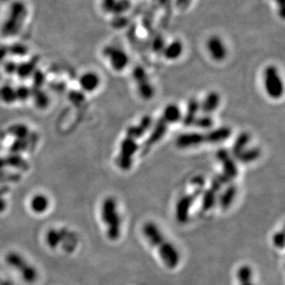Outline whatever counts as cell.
<instances>
[{
	"label": "cell",
	"mask_w": 285,
	"mask_h": 285,
	"mask_svg": "<svg viewBox=\"0 0 285 285\" xmlns=\"http://www.w3.org/2000/svg\"><path fill=\"white\" fill-rule=\"evenodd\" d=\"M130 4L128 0H118V1L116 0L113 11H116V13H121L130 8Z\"/></svg>",
	"instance_id": "26"
},
{
	"label": "cell",
	"mask_w": 285,
	"mask_h": 285,
	"mask_svg": "<svg viewBox=\"0 0 285 285\" xmlns=\"http://www.w3.org/2000/svg\"><path fill=\"white\" fill-rule=\"evenodd\" d=\"M264 86L268 96L277 100L284 94V82L276 67L269 66L264 71Z\"/></svg>",
	"instance_id": "5"
},
{
	"label": "cell",
	"mask_w": 285,
	"mask_h": 285,
	"mask_svg": "<svg viewBox=\"0 0 285 285\" xmlns=\"http://www.w3.org/2000/svg\"><path fill=\"white\" fill-rule=\"evenodd\" d=\"M139 150L137 139L126 136L120 144L119 155L116 159L118 167L123 171H129L132 167L133 158Z\"/></svg>",
	"instance_id": "6"
},
{
	"label": "cell",
	"mask_w": 285,
	"mask_h": 285,
	"mask_svg": "<svg viewBox=\"0 0 285 285\" xmlns=\"http://www.w3.org/2000/svg\"><path fill=\"white\" fill-rule=\"evenodd\" d=\"M274 1L280 8V15L282 16L283 18H285V0H274Z\"/></svg>",
	"instance_id": "28"
},
{
	"label": "cell",
	"mask_w": 285,
	"mask_h": 285,
	"mask_svg": "<svg viewBox=\"0 0 285 285\" xmlns=\"http://www.w3.org/2000/svg\"><path fill=\"white\" fill-rule=\"evenodd\" d=\"M194 189L190 193L183 196L176 206V218L179 224H185L189 219V212L194 202L202 195L205 189V181L202 178H195Z\"/></svg>",
	"instance_id": "4"
},
{
	"label": "cell",
	"mask_w": 285,
	"mask_h": 285,
	"mask_svg": "<svg viewBox=\"0 0 285 285\" xmlns=\"http://www.w3.org/2000/svg\"><path fill=\"white\" fill-rule=\"evenodd\" d=\"M102 218L105 225L106 235L111 241L118 240L121 235V218L117 202L112 197L106 198L102 205Z\"/></svg>",
	"instance_id": "3"
},
{
	"label": "cell",
	"mask_w": 285,
	"mask_h": 285,
	"mask_svg": "<svg viewBox=\"0 0 285 285\" xmlns=\"http://www.w3.org/2000/svg\"><path fill=\"white\" fill-rule=\"evenodd\" d=\"M153 120L150 116H144L138 126H131L127 131V136L134 139H139L152 126Z\"/></svg>",
	"instance_id": "15"
},
{
	"label": "cell",
	"mask_w": 285,
	"mask_h": 285,
	"mask_svg": "<svg viewBox=\"0 0 285 285\" xmlns=\"http://www.w3.org/2000/svg\"><path fill=\"white\" fill-rule=\"evenodd\" d=\"M207 50L210 57L216 62L224 61L227 56V48L224 45V41L216 35L208 38Z\"/></svg>",
	"instance_id": "11"
},
{
	"label": "cell",
	"mask_w": 285,
	"mask_h": 285,
	"mask_svg": "<svg viewBox=\"0 0 285 285\" xmlns=\"http://www.w3.org/2000/svg\"><path fill=\"white\" fill-rule=\"evenodd\" d=\"M237 194V188L233 184H230L227 186V188L224 190V193L220 196V206L224 209L231 207L232 203L234 201Z\"/></svg>",
	"instance_id": "17"
},
{
	"label": "cell",
	"mask_w": 285,
	"mask_h": 285,
	"mask_svg": "<svg viewBox=\"0 0 285 285\" xmlns=\"http://www.w3.org/2000/svg\"><path fill=\"white\" fill-rule=\"evenodd\" d=\"M190 1L191 0H176V3L179 8H185L189 6Z\"/></svg>",
	"instance_id": "30"
},
{
	"label": "cell",
	"mask_w": 285,
	"mask_h": 285,
	"mask_svg": "<svg viewBox=\"0 0 285 285\" xmlns=\"http://www.w3.org/2000/svg\"><path fill=\"white\" fill-rule=\"evenodd\" d=\"M232 130L228 127H222L208 133H185L177 139V146L180 149H188L200 146L205 143H221L231 136Z\"/></svg>",
	"instance_id": "2"
},
{
	"label": "cell",
	"mask_w": 285,
	"mask_h": 285,
	"mask_svg": "<svg viewBox=\"0 0 285 285\" xmlns=\"http://www.w3.org/2000/svg\"><path fill=\"white\" fill-rule=\"evenodd\" d=\"M142 234L151 246L155 247L166 268L174 270L180 262V254L177 247L170 242L162 230L154 222H148L142 226Z\"/></svg>",
	"instance_id": "1"
},
{
	"label": "cell",
	"mask_w": 285,
	"mask_h": 285,
	"mask_svg": "<svg viewBox=\"0 0 285 285\" xmlns=\"http://www.w3.org/2000/svg\"><path fill=\"white\" fill-rule=\"evenodd\" d=\"M133 77L138 86L139 95L145 100L153 98L155 89L148 78L145 70L142 67H136L133 70Z\"/></svg>",
	"instance_id": "8"
},
{
	"label": "cell",
	"mask_w": 285,
	"mask_h": 285,
	"mask_svg": "<svg viewBox=\"0 0 285 285\" xmlns=\"http://www.w3.org/2000/svg\"><path fill=\"white\" fill-rule=\"evenodd\" d=\"M193 125L200 128V129H209L213 126V119L208 115L197 116V118L195 119Z\"/></svg>",
	"instance_id": "23"
},
{
	"label": "cell",
	"mask_w": 285,
	"mask_h": 285,
	"mask_svg": "<svg viewBox=\"0 0 285 285\" xmlns=\"http://www.w3.org/2000/svg\"><path fill=\"white\" fill-rule=\"evenodd\" d=\"M156 2H158L159 4H164V3H166L167 2V0H155Z\"/></svg>",
	"instance_id": "31"
},
{
	"label": "cell",
	"mask_w": 285,
	"mask_h": 285,
	"mask_svg": "<svg viewBox=\"0 0 285 285\" xmlns=\"http://www.w3.org/2000/svg\"><path fill=\"white\" fill-rule=\"evenodd\" d=\"M104 54L109 58L112 68L116 71H122L129 65V56L120 48L115 47H105Z\"/></svg>",
	"instance_id": "10"
},
{
	"label": "cell",
	"mask_w": 285,
	"mask_h": 285,
	"mask_svg": "<svg viewBox=\"0 0 285 285\" xmlns=\"http://www.w3.org/2000/svg\"><path fill=\"white\" fill-rule=\"evenodd\" d=\"M100 77L98 74L93 71L85 72L79 78L80 87L88 93L94 92L100 85Z\"/></svg>",
	"instance_id": "14"
},
{
	"label": "cell",
	"mask_w": 285,
	"mask_h": 285,
	"mask_svg": "<svg viewBox=\"0 0 285 285\" xmlns=\"http://www.w3.org/2000/svg\"><path fill=\"white\" fill-rule=\"evenodd\" d=\"M164 47H165L164 41H163V39L161 36L155 38V41H154V44H153V49L155 50V52H162V53Z\"/></svg>",
	"instance_id": "27"
},
{
	"label": "cell",
	"mask_w": 285,
	"mask_h": 285,
	"mask_svg": "<svg viewBox=\"0 0 285 285\" xmlns=\"http://www.w3.org/2000/svg\"><path fill=\"white\" fill-rule=\"evenodd\" d=\"M221 96L216 92H210L207 94L205 99L200 104V109L204 115H211L220 106Z\"/></svg>",
	"instance_id": "13"
},
{
	"label": "cell",
	"mask_w": 285,
	"mask_h": 285,
	"mask_svg": "<svg viewBox=\"0 0 285 285\" xmlns=\"http://www.w3.org/2000/svg\"><path fill=\"white\" fill-rule=\"evenodd\" d=\"M248 142H249V135L247 133H242L236 139L233 146V155L234 156V158L245 150Z\"/></svg>",
	"instance_id": "22"
},
{
	"label": "cell",
	"mask_w": 285,
	"mask_h": 285,
	"mask_svg": "<svg viewBox=\"0 0 285 285\" xmlns=\"http://www.w3.org/2000/svg\"><path fill=\"white\" fill-rule=\"evenodd\" d=\"M167 129H168V124L166 123L161 117L157 121V123L155 124L154 130L150 135L149 139H147L146 142L144 143V150L154 146L158 141H160L162 137L165 135Z\"/></svg>",
	"instance_id": "12"
},
{
	"label": "cell",
	"mask_w": 285,
	"mask_h": 285,
	"mask_svg": "<svg viewBox=\"0 0 285 285\" xmlns=\"http://www.w3.org/2000/svg\"><path fill=\"white\" fill-rule=\"evenodd\" d=\"M236 278L239 285H255L253 283V270L250 266H240L236 271Z\"/></svg>",
	"instance_id": "19"
},
{
	"label": "cell",
	"mask_w": 285,
	"mask_h": 285,
	"mask_svg": "<svg viewBox=\"0 0 285 285\" xmlns=\"http://www.w3.org/2000/svg\"><path fill=\"white\" fill-rule=\"evenodd\" d=\"M32 208H34L36 211H43L45 210L47 207V199L43 196H39V197H36L33 201H32V204H31Z\"/></svg>",
	"instance_id": "24"
},
{
	"label": "cell",
	"mask_w": 285,
	"mask_h": 285,
	"mask_svg": "<svg viewBox=\"0 0 285 285\" xmlns=\"http://www.w3.org/2000/svg\"><path fill=\"white\" fill-rule=\"evenodd\" d=\"M217 159L221 162L223 165V174L222 176L224 177L226 183L228 184L233 180H234L237 175H238V169L236 162L234 159L232 158L231 155L225 151V150H220L217 153Z\"/></svg>",
	"instance_id": "9"
},
{
	"label": "cell",
	"mask_w": 285,
	"mask_h": 285,
	"mask_svg": "<svg viewBox=\"0 0 285 285\" xmlns=\"http://www.w3.org/2000/svg\"><path fill=\"white\" fill-rule=\"evenodd\" d=\"M260 156V151L258 148H252L248 150H244L241 154H239L235 159L243 163H248L256 161Z\"/></svg>",
	"instance_id": "21"
},
{
	"label": "cell",
	"mask_w": 285,
	"mask_h": 285,
	"mask_svg": "<svg viewBox=\"0 0 285 285\" xmlns=\"http://www.w3.org/2000/svg\"><path fill=\"white\" fill-rule=\"evenodd\" d=\"M183 50H184L183 44L180 41L176 40L170 43L168 46H165L162 51V54L168 60H177L181 56V54H183Z\"/></svg>",
	"instance_id": "16"
},
{
	"label": "cell",
	"mask_w": 285,
	"mask_h": 285,
	"mask_svg": "<svg viewBox=\"0 0 285 285\" xmlns=\"http://www.w3.org/2000/svg\"><path fill=\"white\" fill-rule=\"evenodd\" d=\"M226 181L222 175H219L212 179L209 187L207 189H204L202 193V201H201V208L205 211H208L209 209L214 207L218 193L222 189L223 185H226Z\"/></svg>",
	"instance_id": "7"
},
{
	"label": "cell",
	"mask_w": 285,
	"mask_h": 285,
	"mask_svg": "<svg viewBox=\"0 0 285 285\" xmlns=\"http://www.w3.org/2000/svg\"><path fill=\"white\" fill-rule=\"evenodd\" d=\"M200 110V103L196 99H191L188 102L187 110L185 113V117L183 119V123L185 126H191L194 123L195 119L198 116V111Z\"/></svg>",
	"instance_id": "20"
},
{
	"label": "cell",
	"mask_w": 285,
	"mask_h": 285,
	"mask_svg": "<svg viewBox=\"0 0 285 285\" xmlns=\"http://www.w3.org/2000/svg\"><path fill=\"white\" fill-rule=\"evenodd\" d=\"M116 0H104V8H106L108 11H113Z\"/></svg>",
	"instance_id": "29"
},
{
	"label": "cell",
	"mask_w": 285,
	"mask_h": 285,
	"mask_svg": "<svg viewBox=\"0 0 285 285\" xmlns=\"http://www.w3.org/2000/svg\"><path fill=\"white\" fill-rule=\"evenodd\" d=\"M272 241H273V245L277 248L284 249V247H285V233H284V231L275 233L273 237H272Z\"/></svg>",
	"instance_id": "25"
},
{
	"label": "cell",
	"mask_w": 285,
	"mask_h": 285,
	"mask_svg": "<svg viewBox=\"0 0 285 285\" xmlns=\"http://www.w3.org/2000/svg\"><path fill=\"white\" fill-rule=\"evenodd\" d=\"M162 118L168 125L177 123L182 118V114H181L180 108L178 107L177 104H169V105H167L166 107L164 108Z\"/></svg>",
	"instance_id": "18"
}]
</instances>
